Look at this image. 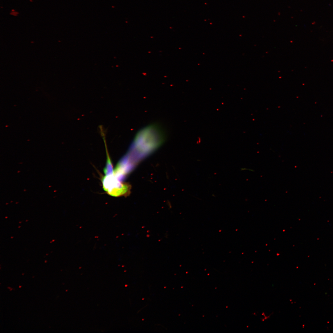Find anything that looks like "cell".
Masks as SVG:
<instances>
[{
  "label": "cell",
  "mask_w": 333,
  "mask_h": 333,
  "mask_svg": "<svg viewBox=\"0 0 333 333\" xmlns=\"http://www.w3.org/2000/svg\"><path fill=\"white\" fill-rule=\"evenodd\" d=\"M166 138L165 131L160 125L147 126L136 134L129 154L137 162L159 147Z\"/></svg>",
  "instance_id": "cell-1"
},
{
  "label": "cell",
  "mask_w": 333,
  "mask_h": 333,
  "mask_svg": "<svg viewBox=\"0 0 333 333\" xmlns=\"http://www.w3.org/2000/svg\"><path fill=\"white\" fill-rule=\"evenodd\" d=\"M101 180L104 190L109 195L114 197L126 196L130 192V185L121 182L113 173L105 175Z\"/></svg>",
  "instance_id": "cell-2"
}]
</instances>
